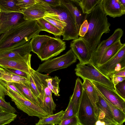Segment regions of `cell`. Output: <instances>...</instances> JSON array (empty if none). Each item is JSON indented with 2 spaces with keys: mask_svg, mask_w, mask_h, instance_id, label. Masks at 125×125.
Here are the masks:
<instances>
[{
  "mask_svg": "<svg viewBox=\"0 0 125 125\" xmlns=\"http://www.w3.org/2000/svg\"><path fill=\"white\" fill-rule=\"evenodd\" d=\"M102 1L86 14L85 19L88 23V27L87 33L82 37L89 49L91 57L100 43L103 34L110 31L111 24L103 10Z\"/></svg>",
  "mask_w": 125,
  "mask_h": 125,
  "instance_id": "1",
  "label": "cell"
},
{
  "mask_svg": "<svg viewBox=\"0 0 125 125\" xmlns=\"http://www.w3.org/2000/svg\"><path fill=\"white\" fill-rule=\"evenodd\" d=\"M42 31L36 20L24 21L11 27L0 35V51L5 50L17 44H24Z\"/></svg>",
  "mask_w": 125,
  "mask_h": 125,
  "instance_id": "2",
  "label": "cell"
},
{
  "mask_svg": "<svg viewBox=\"0 0 125 125\" xmlns=\"http://www.w3.org/2000/svg\"><path fill=\"white\" fill-rule=\"evenodd\" d=\"M75 71L76 75L83 80H90L115 91L114 85L110 78L102 73L93 64L79 62L76 65Z\"/></svg>",
  "mask_w": 125,
  "mask_h": 125,
  "instance_id": "3",
  "label": "cell"
},
{
  "mask_svg": "<svg viewBox=\"0 0 125 125\" xmlns=\"http://www.w3.org/2000/svg\"><path fill=\"white\" fill-rule=\"evenodd\" d=\"M5 88L7 89L6 95L10 98L18 109L29 115L36 116L40 119L50 115L39 105L33 103L10 89Z\"/></svg>",
  "mask_w": 125,
  "mask_h": 125,
  "instance_id": "4",
  "label": "cell"
},
{
  "mask_svg": "<svg viewBox=\"0 0 125 125\" xmlns=\"http://www.w3.org/2000/svg\"><path fill=\"white\" fill-rule=\"evenodd\" d=\"M77 58L71 49L59 57L45 61L39 65L36 71L49 74L55 71L67 68L77 61Z\"/></svg>",
  "mask_w": 125,
  "mask_h": 125,
  "instance_id": "5",
  "label": "cell"
},
{
  "mask_svg": "<svg viewBox=\"0 0 125 125\" xmlns=\"http://www.w3.org/2000/svg\"><path fill=\"white\" fill-rule=\"evenodd\" d=\"M52 8L60 20L66 25L62 31V40H74L78 39L79 35L76 23L71 12L61 3L57 7Z\"/></svg>",
  "mask_w": 125,
  "mask_h": 125,
  "instance_id": "6",
  "label": "cell"
},
{
  "mask_svg": "<svg viewBox=\"0 0 125 125\" xmlns=\"http://www.w3.org/2000/svg\"><path fill=\"white\" fill-rule=\"evenodd\" d=\"M76 116L80 125H96L98 120L94 106L83 90Z\"/></svg>",
  "mask_w": 125,
  "mask_h": 125,
  "instance_id": "7",
  "label": "cell"
},
{
  "mask_svg": "<svg viewBox=\"0 0 125 125\" xmlns=\"http://www.w3.org/2000/svg\"><path fill=\"white\" fill-rule=\"evenodd\" d=\"M21 10L24 20L29 21L37 20L55 15L52 8L42 0H37V2L32 6Z\"/></svg>",
  "mask_w": 125,
  "mask_h": 125,
  "instance_id": "8",
  "label": "cell"
},
{
  "mask_svg": "<svg viewBox=\"0 0 125 125\" xmlns=\"http://www.w3.org/2000/svg\"><path fill=\"white\" fill-rule=\"evenodd\" d=\"M66 47L65 42L59 38L52 37L43 44L37 55L42 61H45L59 55Z\"/></svg>",
  "mask_w": 125,
  "mask_h": 125,
  "instance_id": "9",
  "label": "cell"
},
{
  "mask_svg": "<svg viewBox=\"0 0 125 125\" xmlns=\"http://www.w3.org/2000/svg\"><path fill=\"white\" fill-rule=\"evenodd\" d=\"M123 33V31L121 28H118L108 39L100 43L92 54L89 63L93 64L95 67L98 66L102 55L106 49L120 40Z\"/></svg>",
  "mask_w": 125,
  "mask_h": 125,
  "instance_id": "10",
  "label": "cell"
},
{
  "mask_svg": "<svg viewBox=\"0 0 125 125\" xmlns=\"http://www.w3.org/2000/svg\"><path fill=\"white\" fill-rule=\"evenodd\" d=\"M32 51L31 43L28 41L24 44H17L8 49L0 51V57L16 60L31 58Z\"/></svg>",
  "mask_w": 125,
  "mask_h": 125,
  "instance_id": "11",
  "label": "cell"
},
{
  "mask_svg": "<svg viewBox=\"0 0 125 125\" xmlns=\"http://www.w3.org/2000/svg\"><path fill=\"white\" fill-rule=\"evenodd\" d=\"M50 76L48 74H42L32 69L29 74L28 82L25 84L37 99L43 92L44 87L46 83L45 79Z\"/></svg>",
  "mask_w": 125,
  "mask_h": 125,
  "instance_id": "12",
  "label": "cell"
},
{
  "mask_svg": "<svg viewBox=\"0 0 125 125\" xmlns=\"http://www.w3.org/2000/svg\"><path fill=\"white\" fill-rule=\"evenodd\" d=\"M96 90L109 102L125 113V100L115 91L99 83L92 81Z\"/></svg>",
  "mask_w": 125,
  "mask_h": 125,
  "instance_id": "13",
  "label": "cell"
},
{
  "mask_svg": "<svg viewBox=\"0 0 125 125\" xmlns=\"http://www.w3.org/2000/svg\"><path fill=\"white\" fill-rule=\"evenodd\" d=\"M0 35L5 32L13 26L25 20L23 14L17 12H0Z\"/></svg>",
  "mask_w": 125,
  "mask_h": 125,
  "instance_id": "14",
  "label": "cell"
},
{
  "mask_svg": "<svg viewBox=\"0 0 125 125\" xmlns=\"http://www.w3.org/2000/svg\"><path fill=\"white\" fill-rule=\"evenodd\" d=\"M70 47L80 63H89L91 55L89 49L82 37L80 36L78 39L72 41Z\"/></svg>",
  "mask_w": 125,
  "mask_h": 125,
  "instance_id": "15",
  "label": "cell"
},
{
  "mask_svg": "<svg viewBox=\"0 0 125 125\" xmlns=\"http://www.w3.org/2000/svg\"><path fill=\"white\" fill-rule=\"evenodd\" d=\"M61 3L66 7L75 19L79 34L81 25L85 20L86 14L83 13L78 0H61Z\"/></svg>",
  "mask_w": 125,
  "mask_h": 125,
  "instance_id": "16",
  "label": "cell"
},
{
  "mask_svg": "<svg viewBox=\"0 0 125 125\" xmlns=\"http://www.w3.org/2000/svg\"><path fill=\"white\" fill-rule=\"evenodd\" d=\"M96 91L98 95V100L96 103L98 111V120L104 122L108 125L117 124L114 120L111 111L106 102Z\"/></svg>",
  "mask_w": 125,
  "mask_h": 125,
  "instance_id": "17",
  "label": "cell"
},
{
  "mask_svg": "<svg viewBox=\"0 0 125 125\" xmlns=\"http://www.w3.org/2000/svg\"><path fill=\"white\" fill-rule=\"evenodd\" d=\"M31 59L20 60L0 57V66L19 70L29 74L32 69Z\"/></svg>",
  "mask_w": 125,
  "mask_h": 125,
  "instance_id": "18",
  "label": "cell"
},
{
  "mask_svg": "<svg viewBox=\"0 0 125 125\" xmlns=\"http://www.w3.org/2000/svg\"><path fill=\"white\" fill-rule=\"evenodd\" d=\"M125 59V45L123 47L113 58L104 64L96 67L104 75H107L117 63Z\"/></svg>",
  "mask_w": 125,
  "mask_h": 125,
  "instance_id": "19",
  "label": "cell"
},
{
  "mask_svg": "<svg viewBox=\"0 0 125 125\" xmlns=\"http://www.w3.org/2000/svg\"><path fill=\"white\" fill-rule=\"evenodd\" d=\"M102 7L107 16L115 18L124 15L118 0H103Z\"/></svg>",
  "mask_w": 125,
  "mask_h": 125,
  "instance_id": "20",
  "label": "cell"
},
{
  "mask_svg": "<svg viewBox=\"0 0 125 125\" xmlns=\"http://www.w3.org/2000/svg\"><path fill=\"white\" fill-rule=\"evenodd\" d=\"M83 80L82 83L83 90L90 99L94 106L97 118L98 111L96 103L98 100V95L91 81L86 79H83Z\"/></svg>",
  "mask_w": 125,
  "mask_h": 125,
  "instance_id": "21",
  "label": "cell"
},
{
  "mask_svg": "<svg viewBox=\"0 0 125 125\" xmlns=\"http://www.w3.org/2000/svg\"><path fill=\"white\" fill-rule=\"evenodd\" d=\"M83 91L82 83L81 80L78 77L76 80L74 91L70 99V101L73 105L76 114L82 97Z\"/></svg>",
  "mask_w": 125,
  "mask_h": 125,
  "instance_id": "22",
  "label": "cell"
},
{
  "mask_svg": "<svg viewBox=\"0 0 125 125\" xmlns=\"http://www.w3.org/2000/svg\"><path fill=\"white\" fill-rule=\"evenodd\" d=\"M40 107L50 115L53 114L55 110L56 105L54 102L52 96L46 95L44 92L38 99Z\"/></svg>",
  "mask_w": 125,
  "mask_h": 125,
  "instance_id": "23",
  "label": "cell"
},
{
  "mask_svg": "<svg viewBox=\"0 0 125 125\" xmlns=\"http://www.w3.org/2000/svg\"><path fill=\"white\" fill-rule=\"evenodd\" d=\"M125 45V43H122L119 40L110 46L103 55L99 66L104 64L113 58Z\"/></svg>",
  "mask_w": 125,
  "mask_h": 125,
  "instance_id": "24",
  "label": "cell"
},
{
  "mask_svg": "<svg viewBox=\"0 0 125 125\" xmlns=\"http://www.w3.org/2000/svg\"><path fill=\"white\" fill-rule=\"evenodd\" d=\"M37 22L41 28L42 31H44L53 34L55 36L62 35V31L43 18L38 19Z\"/></svg>",
  "mask_w": 125,
  "mask_h": 125,
  "instance_id": "25",
  "label": "cell"
},
{
  "mask_svg": "<svg viewBox=\"0 0 125 125\" xmlns=\"http://www.w3.org/2000/svg\"><path fill=\"white\" fill-rule=\"evenodd\" d=\"M52 37L46 35H39L34 37L30 41L32 51L37 55L43 44Z\"/></svg>",
  "mask_w": 125,
  "mask_h": 125,
  "instance_id": "26",
  "label": "cell"
},
{
  "mask_svg": "<svg viewBox=\"0 0 125 125\" xmlns=\"http://www.w3.org/2000/svg\"><path fill=\"white\" fill-rule=\"evenodd\" d=\"M97 92L106 102L111 111L115 121L117 124L122 125L125 122V113L121 110L112 104L102 94L97 91Z\"/></svg>",
  "mask_w": 125,
  "mask_h": 125,
  "instance_id": "27",
  "label": "cell"
},
{
  "mask_svg": "<svg viewBox=\"0 0 125 125\" xmlns=\"http://www.w3.org/2000/svg\"><path fill=\"white\" fill-rule=\"evenodd\" d=\"M0 9L2 12L21 13L17 0H0Z\"/></svg>",
  "mask_w": 125,
  "mask_h": 125,
  "instance_id": "28",
  "label": "cell"
},
{
  "mask_svg": "<svg viewBox=\"0 0 125 125\" xmlns=\"http://www.w3.org/2000/svg\"><path fill=\"white\" fill-rule=\"evenodd\" d=\"M18 89L27 99L33 103L40 106L37 98L32 93L25 84L14 83Z\"/></svg>",
  "mask_w": 125,
  "mask_h": 125,
  "instance_id": "29",
  "label": "cell"
},
{
  "mask_svg": "<svg viewBox=\"0 0 125 125\" xmlns=\"http://www.w3.org/2000/svg\"><path fill=\"white\" fill-rule=\"evenodd\" d=\"M65 111L62 110L52 115L43 117L40 119L38 122L41 124H59L61 122Z\"/></svg>",
  "mask_w": 125,
  "mask_h": 125,
  "instance_id": "30",
  "label": "cell"
},
{
  "mask_svg": "<svg viewBox=\"0 0 125 125\" xmlns=\"http://www.w3.org/2000/svg\"><path fill=\"white\" fill-rule=\"evenodd\" d=\"M1 79L5 81L13 83H26L28 79L9 72L5 69Z\"/></svg>",
  "mask_w": 125,
  "mask_h": 125,
  "instance_id": "31",
  "label": "cell"
},
{
  "mask_svg": "<svg viewBox=\"0 0 125 125\" xmlns=\"http://www.w3.org/2000/svg\"><path fill=\"white\" fill-rule=\"evenodd\" d=\"M61 80V79L56 76L53 77L50 76L45 80L48 87L52 93L57 96L60 95L59 94L60 90L59 85Z\"/></svg>",
  "mask_w": 125,
  "mask_h": 125,
  "instance_id": "32",
  "label": "cell"
},
{
  "mask_svg": "<svg viewBox=\"0 0 125 125\" xmlns=\"http://www.w3.org/2000/svg\"><path fill=\"white\" fill-rule=\"evenodd\" d=\"M83 13L86 14L92 10L102 0H78Z\"/></svg>",
  "mask_w": 125,
  "mask_h": 125,
  "instance_id": "33",
  "label": "cell"
},
{
  "mask_svg": "<svg viewBox=\"0 0 125 125\" xmlns=\"http://www.w3.org/2000/svg\"><path fill=\"white\" fill-rule=\"evenodd\" d=\"M17 115L5 111L0 113V125L9 124L16 118Z\"/></svg>",
  "mask_w": 125,
  "mask_h": 125,
  "instance_id": "34",
  "label": "cell"
},
{
  "mask_svg": "<svg viewBox=\"0 0 125 125\" xmlns=\"http://www.w3.org/2000/svg\"><path fill=\"white\" fill-rule=\"evenodd\" d=\"M43 18L62 31L66 25L65 23L60 20L56 14L52 16L45 17Z\"/></svg>",
  "mask_w": 125,
  "mask_h": 125,
  "instance_id": "35",
  "label": "cell"
},
{
  "mask_svg": "<svg viewBox=\"0 0 125 125\" xmlns=\"http://www.w3.org/2000/svg\"><path fill=\"white\" fill-rule=\"evenodd\" d=\"M65 111L61 121L76 115V113L74 108L73 104L69 101L68 106Z\"/></svg>",
  "mask_w": 125,
  "mask_h": 125,
  "instance_id": "36",
  "label": "cell"
},
{
  "mask_svg": "<svg viewBox=\"0 0 125 125\" xmlns=\"http://www.w3.org/2000/svg\"><path fill=\"white\" fill-rule=\"evenodd\" d=\"M115 92L125 100V80L114 86Z\"/></svg>",
  "mask_w": 125,
  "mask_h": 125,
  "instance_id": "37",
  "label": "cell"
},
{
  "mask_svg": "<svg viewBox=\"0 0 125 125\" xmlns=\"http://www.w3.org/2000/svg\"><path fill=\"white\" fill-rule=\"evenodd\" d=\"M37 2V0H17V5L20 10L26 9L32 6Z\"/></svg>",
  "mask_w": 125,
  "mask_h": 125,
  "instance_id": "38",
  "label": "cell"
},
{
  "mask_svg": "<svg viewBox=\"0 0 125 125\" xmlns=\"http://www.w3.org/2000/svg\"><path fill=\"white\" fill-rule=\"evenodd\" d=\"M0 107L6 111L13 113L17 112L15 108L11 105L9 102H6L4 98H0Z\"/></svg>",
  "mask_w": 125,
  "mask_h": 125,
  "instance_id": "39",
  "label": "cell"
},
{
  "mask_svg": "<svg viewBox=\"0 0 125 125\" xmlns=\"http://www.w3.org/2000/svg\"><path fill=\"white\" fill-rule=\"evenodd\" d=\"M0 83L5 88H8L22 96L25 97L16 87L13 83L7 82L0 79Z\"/></svg>",
  "mask_w": 125,
  "mask_h": 125,
  "instance_id": "40",
  "label": "cell"
},
{
  "mask_svg": "<svg viewBox=\"0 0 125 125\" xmlns=\"http://www.w3.org/2000/svg\"><path fill=\"white\" fill-rule=\"evenodd\" d=\"M125 70V59H124L117 64L114 69L107 76L109 77L116 73Z\"/></svg>",
  "mask_w": 125,
  "mask_h": 125,
  "instance_id": "41",
  "label": "cell"
},
{
  "mask_svg": "<svg viewBox=\"0 0 125 125\" xmlns=\"http://www.w3.org/2000/svg\"><path fill=\"white\" fill-rule=\"evenodd\" d=\"M79 123L76 115L61 121L59 125H76Z\"/></svg>",
  "mask_w": 125,
  "mask_h": 125,
  "instance_id": "42",
  "label": "cell"
},
{
  "mask_svg": "<svg viewBox=\"0 0 125 125\" xmlns=\"http://www.w3.org/2000/svg\"><path fill=\"white\" fill-rule=\"evenodd\" d=\"M2 68L9 72L19 76L24 77L27 79L28 78L29 74L23 71L9 67H3Z\"/></svg>",
  "mask_w": 125,
  "mask_h": 125,
  "instance_id": "43",
  "label": "cell"
},
{
  "mask_svg": "<svg viewBox=\"0 0 125 125\" xmlns=\"http://www.w3.org/2000/svg\"><path fill=\"white\" fill-rule=\"evenodd\" d=\"M88 27V23L87 21L85 20L81 25L79 31V35L83 37L87 33Z\"/></svg>",
  "mask_w": 125,
  "mask_h": 125,
  "instance_id": "44",
  "label": "cell"
},
{
  "mask_svg": "<svg viewBox=\"0 0 125 125\" xmlns=\"http://www.w3.org/2000/svg\"><path fill=\"white\" fill-rule=\"evenodd\" d=\"M113 84L114 86L119 83L125 80V77L112 76L109 77Z\"/></svg>",
  "mask_w": 125,
  "mask_h": 125,
  "instance_id": "45",
  "label": "cell"
},
{
  "mask_svg": "<svg viewBox=\"0 0 125 125\" xmlns=\"http://www.w3.org/2000/svg\"><path fill=\"white\" fill-rule=\"evenodd\" d=\"M51 7L55 8L61 4V0H42Z\"/></svg>",
  "mask_w": 125,
  "mask_h": 125,
  "instance_id": "46",
  "label": "cell"
},
{
  "mask_svg": "<svg viewBox=\"0 0 125 125\" xmlns=\"http://www.w3.org/2000/svg\"><path fill=\"white\" fill-rule=\"evenodd\" d=\"M6 91V88L0 83V98H4Z\"/></svg>",
  "mask_w": 125,
  "mask_h": 125,
  "instance_id": "47",
  "label": "cell"
},
{
  "mask_svg": "<svg viewBox=\"0 0 125 125\" xmlns=\"http://www.w3.org/2000/svg\"><path fill=\"white\" fill-rule=\"evenodd\" d=\"M123 14L125 13V0H118Z\"/></svg>",
  "mask_w": 125,
  "mask_h": 125,
  "instance_id": "48",
  "label": "cell"
},
{
  "mask_svg": "<svg viewBox=\"0 0 125 125\" xmlns=\"http://www.w3.org/2000/svg\"><path fill=\"white\" fill-rule=\"evenodd\" d=\"M125 70H124L119 71L115 73L113 75L125 77Z\"/></svg>",
  "mask_w": 125,
  "mask_h": 125,
  "instance_id": "49",
  "label": "cell"
},
{
  "mask_svg": "<svg viewBox=\"0 0 125 125\" xmlns=\"http://www.w3.org/2000/svg\"><path fill=\"white\" fill-rule=\"evenodd\" d=\"M5 72V69L0 66V79L2 78V74Z\"/></svg>",
  "mask_w": 125,
  "mask_h": 125,
  "instance_id": "50",
  "label": "cell"
},
{
  "mask_svg": "<svg viewBox=\"0 0 125 125\" xmlns=\"http://www.w3.org/2000/svg\"><path fill=\"white\" fill-rule=\"evenodd\" d=\"M35 125H54L53 124H41L38 122Z\"/></svg>",
  "mask_w": 125,
  "mask_h": 125,
  "instance_id": "51",
  "label": "cell"
},
{
  "mask_svg": "<svg viewBox=\"0 0 125 125\" xmlns=\"http://www.w3.org/2000/svg\"><path fill=\"white\" fill-rule=\"evenodd\" d=\"M5 111L4 109L0 107V113Z\"/></svg>",
  "mask_w": 125,
  "mask_h": 125,
  "instance_id": "52",
  "label": "cell"
},
{
  "mask_svg": "<svg viewBox=\"0 0 125 125\" xmlns=\"http://www.w3.org/2000/svg\"><path fill=\"white\" fill-rule=\"evenodd\" d=\"M120 125L118 124H110L109 125Z\"/></svg>",
  "mask_w": 125,
  "mask_h": 125,
  "instance_id": "53",
  "label": "cell"
},
{
  "mask_svg": "<svg viewBox=\"0 0 125 125\" xmlns=\"http://www.w3.org/2000/svg\"><path fill=\"white\" fill-rule=\"evenodd\" d=\"M1 21L0 20V25H1Z\"/></svg>",
  "mask_w": 125,
  "mask_h": 125,
  "instance_id": "54",
  "label": "cell"
},
{
  "mask_svg": "<svg viewBox=\"0 0 125 125\" xmlns=\"http://www.w3.org/2000/svg\"><path fill=\"white\" fill-rule=\"evenodd\" d=\"M76 125H80L79 123H78Z\"/></svg>",
  "mask_w": 125,
  "mask_h": 125,
  "instance_id": "55",
  "label": "cell"
},
{
  "mask_svg": "<svg viewBox=\"0 0 125 125\" xmlns=\"http://www.w3.org/2000/svg\"><path fill=\"white\" fill-rule=\"evenodd\" d=\"M1 12V10H0V12Z\"/></svg>",
  "mask_w": 125,
  "mask_h": 125,
  "instance_id": "56",
  "label": "cell"
}]
</instances>
